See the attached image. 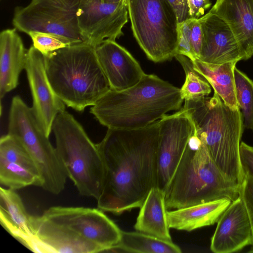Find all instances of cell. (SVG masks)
<instances>
[{
    "mask_svg": "<svg viewBox=\"0 0 253 253\" xmlns=\"http://www.w3.org/2000/svg\"><path fill=\"white\" fill-rule=\"evenodd\" d=\"M159 129V121L139 129L108 128L96 144L105 169L97 208L120 214L142 206L156 186Z\"/></svg>",
    "mask_w": 253,
    "mask_h": 253,
    "instance_id": "obj_1",
    "label": "cell"
},
{
    "mask_svg": "<svg viewBox=\"0 0 253 253\" xmlns=\"http://www.w3.org/2000/svg\"><path fill=\"white\" fill-rule=\"evenodd\" d=\"M183 101L180 88L155 75L145 74L131 87L111 89L90 112L108 128L135 129L159 121L169 111H178Z\"/></svg>",
    "mask_w": 253,
    "mask_h": 253,
    "instance_id": "obj_2",
    "label": "cell"
},
{
    "mask_svg": "<svg viewBox=\"0 0 253 253\" xmlns=\"http://www.w3.org/2000/svg\"><path fill=\"white\" fill-rule=\"evenodd\" d=\"M183 108L216 167L226 179L241 185L240 147L244 127L240 109L230 108L215 92L212 97L185 100Z\"/></svg>",
    "mask_w": 253,
    "mask_h": 253,
    "instance_id": "obj_3",
    "label": "cell"
},
{
    "mask_svg": "<svg viewBox=\"0 0 253 253\" xmlns=\"http://www.w3.org/2000/svg\"><path fill=\"white\" fill-rule=\"evenodd\" d=\"M95 47L84 42L44 55L54 91L65 105L79 112L93 106L111 89Z\"/></svg>",
    "mask_w": 253,
    "mask_h": 253,
    "instance_id": "obj_4",
    "label": "cell"
},
{
    "mask_svg": "<svg viewBox=\"0 0 253 253\" xmlns=\"http://www.w3.org/2000/svg\"><path fill=\"white\" fill-rule=\"evenodd\" d=\"M240 188L216 167L195 128L165 192L166 206L175 210L223 198L233 201Z\"/></svg>",
    "mask_w": 253,
    "mask_h": 253,
    "instance_id": "obj_5",
    "label": "cell"
},
{
    "mask_svg": "<svg viewBox=\"0 0 253 253\" xmlns=\"http://www.w3.org/2000/svg\"><path fill=\"white\" fill-rule=\"evenodd\" d=\"M52 131L57 155L68 177L80 194L97 200L103 190L105 169L96 144L66 110L57 115Z\"/></svg>",
    "mask_w": 253,
    "mask_h": 253,
    "instance_id": "obj_6",
    "label": "cell"
},
{
    "mask_svg": "<svg viewBox=\"0 0 253 253\" xmlns=\"http://www.w3.org/2000/svg\"><path fill=\"white\" fill-rule=\"evenodd\" d=\"M133 36L147 57L155 62L176 54L178 23L168 0H128Z\"/></svg>",
    "mask_w": 253,
    "mask_h": 253,
    "instance_id": "obj_7",
    "label": "cell"
},
{
    "mask_svg": "<svg viewBox=\"0 0 253 253\" xmlns=\"http://www.w3.org/2000/svg\"><path fill=\"white\" fill-rule=\"evenodd\" d=\"M8 134L19 141L35 161L42 174V188L53 194L61 193L68 177L65 169L32 107L18 95L12 99Z\"/></svg>",
    "mask_w": 253,
    "mask_h": 253,
    "instance_id": "obj_8",
    "label": "cell"
},
{
    "mask_svg": "<svg viewBox=\"0 0 253 253\" xmlns=\"http://www.w3.org/2000/svg\"><path fill=\"white\" fill-rule=\"evenodd\" d=\"M79 3L80 0H32L15 7L12 24L27 34L43 32L66 38L72 44L84 42L78 23Z\"/></svg>",
    "mask_w": 253,
    "mask_h": 253,
    "instance_id": "obj_9",
    "label": "cell"
},
{
    "mask_svg": "<svg viewBox=\"0 0 253 253\" xmlns=\"http://www.w3.org/2000/svg\"><path fill=\"white\" fill-rule=\"evenodd\" d=\"M42 215L101 247L104 252L121 239L122 230L98 208L54 206Z\"/></svg>",
    "mask_w": 253,
    "mask_h": 253,
    "instance_id": "obj_10",
    "label": "cell"
},
{
    "mask_svg": "<svg viewBox=\"0 0 253 253\" xmlns=\"http://www.w3.org/2000/svg\"><path fill=\"white\" fill-rule=\"evenodd\" d=\"M156 187L165 192L195 129L191 118L182 107L159 120Z\"/></svg>",
    "mask_w": 253,
    "mask_h": 253,
    "instance_id": "obj_11",
    "label": "cell"
},
{
    "mask_svg": "<svg viewBox=\"0 0 253 253\" xmlns=\"http://www.w3.org/2000/svg\"><path fill=\"white\" fill-rule=\"evenodd\" d=\"M127 3L103 0H80L78 23L85 42L95 46L105 40L115 41L123 35L128 21Z\"/></svg>",
    "mask_w": 253,
    "mask_h": 253,
    "instance_id": "obj_12",
    "label": "cell"
},
{
    "mask_svg": "<svg viewBox=\"0 0 253 253\" xmlns=\"http://www.w3.org/2000/svg\"><path fill=\"white\" fill-rule=\"evenodd\" d=\"M25 69L33 98V113L46 135L49 137L57 115L65 110L47 78L44 55L33 45L27 51Z\"/></svg>",
    "mask_w": 253,
    "mask_h": 253,
    "instance_id": "obj_13",
    "label": "cell"
},
{
    "mask_svg": "<svg viewBox=\"0 0 253 253\" xmlns=\"http://www.w3.org/2000/svg\"><path fill=\"white\" fill-rule=\"evenodd\" d=\"M0 182L12 190L29 186L42 187L40 169L26 149L7 134L0 140Z\"/></svg>",
    "mask_w": 253,
    "mask_h": 253,
    "instance_id": "obj_14",
    "label": "cell"
},
{
    "mask_svg": "<svg viewBox=\"0 0 253 253\" xmlns=\"http://www.w3.org/2000/svg\"><path fill=\"white\" fill-rule=\"evenodd\" d=\"M211 239L210 249L215 253H231L252 244L250 218L241 196L232 201L219 220Z\"/></svg>",
    "mask_w": 253,
    "mask_h": 253,
    "instance_id": "obj_15",
    "label": "cell"
},
{
    "mask_svg": "<svg viewBox=\"0 0 253 253\" xmlns=\"http://www.w3.org/2000/svg\"><path fill=\"white\" fill-rule=\"evenodd\" d=\"M203 33V43L198 59L221 64L243 60L239 44L228 24L209 11L198 19Z\"/></svg>",
    "mask_w": 253,
    "mask_h": 253,
    "instance_id": "obj_16",
    "label": "cell"
},
{
    "mask_svg": "<svg viewBox=\"0 0 253 253\" xmlns=\"http://www.w3.org/2000/svg\"><path fill=\"white\" fill-rule=\"evenodd\" d=\"M95 48L111 89L121 91L131 87L145 74L129 52L115 41L105 40Z\"/></svg>",
    "mask_w": 253,
    "mask_h": 253,
    "instance_id": "obj_17",
    "label": "cell"
},
{
    "mask_svg": "<svg viewBox=\"0 0 253 253\" xmlns=\"http://www.w3.org/2000/svg\"><path fill=\"white\" fill-rule=\"evenodd\" d=\"M31 228L41 253H93L104 252L97 244L42 215L30 217Z\"/></svg>",
    "mask_w": 253,
    "mask_h": 253,
    "instance_id": "obj_18",
    "label": "cell"
},
{
    "mask_svg": "<svg viewBox=\"0 0 253 253\" xmlns=\"http://www.w3.org/2000/svg\"><path fill=\"white\" fill-rule=\"evenodd\" d=\"M210 11L229 26L243 55V60L253 56V0H216Z\"/></svg>",
    "mask_w": 253,
    "mask_h": 253,
    "instance_id": "obj_19",
    "label": "cell"
},
{
    "mask_svg": "<svg viewBox=\"0 0 253 253\" xmlns=\"http://www.w3.org/2000/svg\"><path fill=\"white\" fill-rule=\"evenodd\" d=\"M30 217L15 190L1 187L0 221L1 225L29 250L41 253L39 245L31 228Z\"/></svg>",
    "mask_w": 253,
    "mask_h": 253,
    "instance_id": "obj_20",
    "label": "cell"
},
{
    "mask_svg": "<svg viewBox=\"0 0 253 253\" xmlns=\"http://www.w3.org/2000/svg\"><path fill=\"white\" fill-rule=\"evenodd\" d=\"M27 51L15 28L0 32V99L17 86L20 74L25 68Z\"/></svg>",
    "mask_w": 253,
    "mask_h": 253,
    "instance_id": "obj_21",
    "label": "cell"
},
{
    "mask_svg": "<svg viewBox=\"0 0 253 253\" xmlns=\"http://www.w3.org/2000/svg\"><path fill=\"white\" fill-rule=\"evenodd\" d=\"M228 198L167 211L169 228L191 231L217 222L232 202Z\"/></svg>",
    "mask_w": 253,
    "mask_h": 253,
    "instance_id": "obj_22",
    "label": "cell"
},
{
    "mask_svg": "<svg viewBox=\"0 0 253 253\" xmlns=\"http://www.w3.org/2000/svg\"><path fill=\"white\" fill-rule=\"evenodd\" d=\"M140 208L134 226L135 229L162 240L172 241L167 219L165 192L153 187Z\"/></svg>",
    "mask_w": 253,
    "mask_h": 253,
    "instance_id": "obj_23",
    "label": "cell"
},
{
    "mask_svg": "<svg viewBox=\"0 0 253 253\" xmlns=\"http://www.w3.org/2000/svg\"><path fill=\"white\" fill-rule=\"evenodd\" d=\"M193 68L204 77L224 104L232 109H240L234 77L236 62L221 64L209 63L198 59L192 61Z\"/></svg>",
    "mask_w": 253,
    "mask_h": 253,
    "instance_id": "obj_24",
    "label": "cell"
},
{
    "mask_svg": "<svg viewBox=\"0 0 253 253\" xmlns=\"http://www.w3.org/2000/svg\"><path fill=\"white\" fill-rule=\"evenodd\" d=\"M141 253H180V248L166 241L140 232L122 231L120 242L108 252Z\"/></svg>",
    "mask_w": 253,
    "mask_h": 253,
    "instance_id": "obj_25",
    "label": "cell"
},
{
    "mask_svg": "<svg viewBox=\"0 0 253 253\" xmlns=\"http://www.w3.org/2000/svg\"><path fill=\"white\" fill-rule=\"evenodd\" d=\"M182 66L185 74V80L180 89L184 101L198 99L208 96L211 87L205 78L193 68L192 61L187 57L177 54L174 57Z\"/></svg>",
    "mask_w": 253,
    "mask_h": 253,
    "instance_id": "obj_26",
    "label": "cell"
},
{
    "mask_svg": "<svg viewBox=\"0 0 253 253\" xmlns=\"http://www.w3.org/2000/svg\"><path fill=\"white\" fill-rule=\"evenodd\" d=\"M234 77L244 127L253 130V81L236 67L234 69Z\"/></svg>",
    "mask_w": 253,
    "mask_h": 253,
    "instance_id": "obj_27",
    "label": "cell"
},
{
    "mask_svg": "<svg viewBox=\"0 0 253 253\" xmlns=\"http://www.w3.org/2000/svg\"><path fill=\"white\" fill-rule=\"evenodd\" d=\"M28 35L31 38L34 47L43 55L73 44L68 39L52 33L33 31Z\"/></svg>",
    "mask_w": 253,
    "mask_h": 253,
    "instance_id": "obj_28",
    "label": "cell"
},
{
    "mask_svg": "<svg viewBox=\"0 0 253 253\" xmlns=\"http://www.w3.org/2000/svg\"><path fill=\"white\" fill-rule=\"evenodd\" d=\"M190 19L178 23V41L176 54L184 55L191 61H194L196 58L193 53L190 43Z\"/></svg>",
    "mask_w": 253,
    "mask_h": 253,
    "instance_id": "obj_29",
    "label": "cell"
},
{
    "mask_svg": "<svg viewBox=\"0 0 253 253\" xmlns=\"http://www.w3.org/2000/svg\"><path fill=\"white\" fill-rule=\"evenodd\" d=\"M240 195L246 206L250 218L252 231V246L249 252H253V177L244 176L241 185Z\"/></svg>",
    "mask_w": 253,
    "mask_h": 253,
    "instance_id": "obj_30",
    "label": "cell"
},
{
    "mask_svg": "<svg viewBox=\"0 0 253 253\" xmlns=\"http://www.w3.org/2000/svg\"><path fill=\"white\" fill-rule=\"evenodd\" d=\"M190 43L193 53L196 59L200 54L203 43V33L198 19H190Z\"/></svg>",
    "mask_w": 253,
    "mask_h": 253,
    "instance_id": "obj_31",
    "label": "cell"
},
{
    "mask_svg": "<svg viewBox=\"0 0 253 253\" xmlns=\"http://www.w3.org/2000/svg\"><path fill=\"white\" fill-rule=\"evenodd\" d=\"M240 154L244 176L253 177V146L241 142Z\"/></svg>",
    "mask_w": 253,
    "mask_h": 253,
    "instance_id": "obj_32",
    "label": "cell"
},
{
    "mask_svg": "<svg viewBox=\"0 0 253 253\" xmlns=\"http://www.w3.org/2000/svg\"><path fill=\"white\" fill-rule=\"evenodd\" d=\"M173 8L178 23L190 18L188 0H168Z\"/></svg>",
    "mask_w": 253,
    "mask_h": 253,
    "instance_id": "obj_33",
    "label": "cell"
},
{
    "mask_svg": "<svg viewBox=\"0 0 253 253\" xmlns=\"http://www.w3.org/2000/svg\"><path fill=\"white\" fill-rule=\"evenodd\" d=\"M190 18L199 19L211 5L210 0H188Z\"/></svg>",
    "mask_w": 253,
    "mask_h": 253,
    "instance_id": "obj_34",
    "label": "cell"
},
{
    "mask_svg": "<svg viewBox=\"0 0 253 253\" xmlns=\"http://www.w3.org/2000/svg\"><path fill=\"white\" fill-rule=\"evenodd\" d=\"M128 0H103V1L107 3H116L121 2H125L127 3Z\"/></svg>",
    "mask_w": 253,
    "mask_h": 253,
    "instance_id": "obj_35",
    "label": "cell"
}]
</instances>
